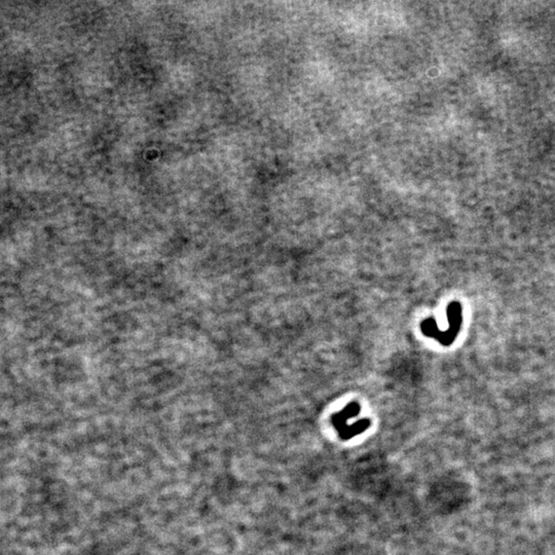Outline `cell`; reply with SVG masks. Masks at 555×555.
Here are the masks:
<instances>
[{"label":"cell","instance_id":"obj_1","mask_svg":"<svg viewBox=\"0 0 555 555\" xmlns=\"http://www.w3.org/2000/svg\"><path fill=\"white\" fill-rule=\"evenodd\" d=\"M447 319L449 322V329L447 331H440L433 318L426 319L421 323V331L426 336L438 340L443 346H449L458 336L461 323H462V309H461L460 303L454 301L447 307Z\"/></svg>","mask_w":555,"mask_h":555},{"label":"cell","instance_id":"obj_2","mask_svg":"<svg viewBox=\"0 0 555 555\" xmlns=\"http://www.w3.org/2000/svg\"><path fill=\"white\" fill-rule=\"evenodd\" d=\"M360 410H361V408H360L359 403H357V402H352V403L347 404L344 410H340V412L331 417L332 426L338 430V432L340 431L343 428L346 427L349 419L359 416Z\"/></svg>","mask_w":555,"mask_h":555},{"label":"cell","instance_id":"obj_3","mask_svg":"<svg viewBox=\"0 0 555 555\" xmlns=\"http://www.w3.org/2000/svg\"><path fill=\"white\" fill-rule=\"evenodd\" d=\"M371 421L369 419H361L352 425H347L346 427L343 428L342 430L338 431V436L343 440H349L354 438L357 435L363 433L369 427H370Z\"/></svg>","mask_w":555,"mask_h":555}]
</instances>
